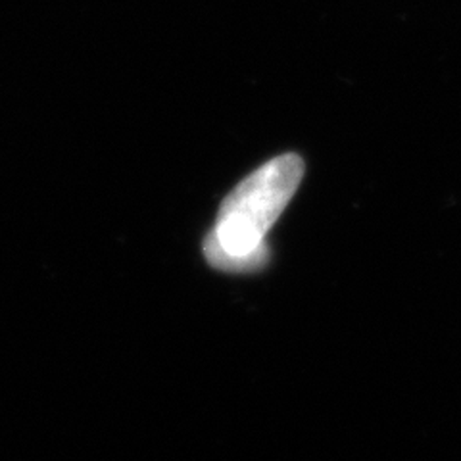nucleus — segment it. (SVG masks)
Segmentation results:
<instances>
[{
  "mask_svg": "<svg viewBox=\"0 0 461 461\" xmlns=\"http://www.w3.org/2000/svg\"><path fill=\"white\" fill-rule=\"evenodd\" d=\"M304 177V160L283 154L242 179L223 200L204 240L208 264L227 273H254L267 266L266 237Z\"/></svg>",
  "mask_w": 461,
  "mask_h": 461,
  "instance_id": "1",
  "label": "nucleus"
}]
</instances>
